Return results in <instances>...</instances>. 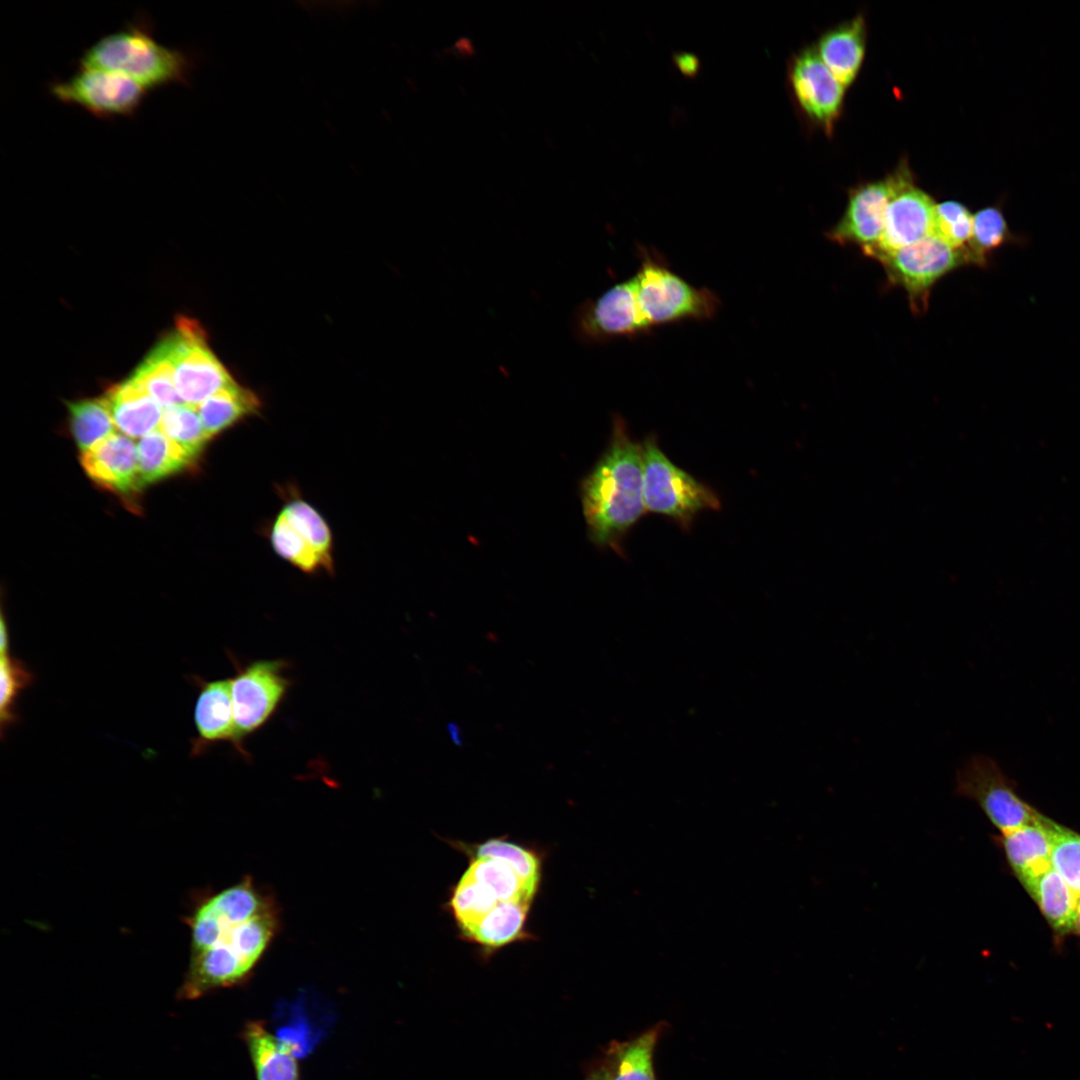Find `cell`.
Wrapping results in <instances>:
<instances>
[{"label":"cell","mask_w":1080,"mask_h":1080,"mask_svg":"<svg viewBox=\"0 0 1080 1080\" xmlns=\"http://www.w3.org/2000/svg\"><path fill=\"white\" fill-rule=\"evenodd\" d=\"M188 923L191 955L179 995L197 999L248 979L277 933L279 913L247 876L207 898Z\"/></svg>","instance_id":"obj_1"},{"label":"cell","mask_w":1080,"mask_h":1080,"mask_svg":"<svg viewBox=\"0 0 1080 1080\" xmlns=\"http://www.w3.org/2000/svg\"><path fill=\"white\" fill-rule=\"evenodd\" d=\"M580 499L590 542L622 555L625 536L646 509L641 443L619 415L606 449L581 480Z\"/></svg>","instance_id":"obj_2"},{"label":"cell","mask_w":1080,"mask_h":1080,"mask_svg":"<svg viewBox=\"0 0 1080 1080\" xmlns=\"http://www.w3.org/2000/svg\"><path fill=\"white\" fill-rule=\"evenodd\" d=\"M78 66L125 75L150 92L171 84L188 85L195 61L190 53L158 42L151 19L141 13L94 42Z\"/></svg>","instance_id":"obj_3"},{"label":"cell","mask_w":1080,"mask_h":1080,"mask_svg":"<svg viewBox=\"0 0 1080 1080\" xmlns=\"http://www.w3.org/2000/svg\"><path fill=\"white\" fill-rule=\"evenodd\" d=\"M641 450L646 512L666 516L689 530L699 513L721 509L718 495L676 466L661 450L655 435L644 439Z\"/></svg>","instance_id":"obj_4"},{"label":"cell","mask_w":1080,"mask_h":1080,"mask_svg":"<svg viewBox=\"0 0 1080 1080\" xmlns=\"http://www.w3.org/2000/svg\"><path fill=\"white\" fill-rule=\"evenodd\" d=\"M633 277L637 301L650 328L707 320L718 312L720 301L713 291L691 285L647 249L641 248L640 268Z\"/></svg>","instance_id":"obj_5"},{"label":"cell","mask_w":1080,"mask_h":1080,"mask_svg":"<svg viewBox=\"0 0 1080 1080\" xmlns=\"http://www.w3.org/2000/svg\"><path fill=\"white\" fill-rule=\"evenodd\" d=\"M231 678L238 753L248 759L245 739L263 728L279 709L291 686L286 675L288 662L260 659L244 665L233 661Z\"/></svg>","instance_id":"obj_6"},{"label":"cell","mask_w":1080,"mask_h":1080,"mask_svg":"<svg viewBox=\"0 0 1080 1080\" xmlns=\"http://www.w3.org/2000/svg\"><path fill=\"white\" fill-rule=\"evenodd\" d=\"M162 339L173 364L176 390L183 403L197 407L235 382L210 349L207 334L196 320L185 316L178 318L173 331Z\"/></svg>","instance_id":"obj_7"},{"label":"cell","mask_w":1080,"mask_h":1080,"mask_svg":"<svg viewBox=\"0 0 1080 1080\" xmlns=\"http://www.w3.org/2000/svg\"><path fill=\"white\" fill-rule=\"evenodd\" d=\"M955 795L974 801L1001 834L1038 823L1043 814L1025 802L997 762L972 755L956 772Z\"/></svg>","instance_id":"obj_8"},{"label":"cell","mask_w":1080,"mask_h":1080,"mask_svg":"<svg viewBox=\"0 0 1080 1080\" xmlns=\"http://www.w3.org/2000/svg\"><path fill=\"white\" fill-rule=\"evenodd\" d=\"M877 261L889 282L905 290L914 313L927 310L931 290L941 278L969 263L965 251L951 247L933 233Z\"/></svg>","instance_id":"obj_9"},{"label":"cell","mask_w":1080,"mask_h":1080,"mask_svg":"<svg viewBox=\"0 0 1080 1080\" xmlns=\"http://www.w3.org/2000/svg\"><path fill=\"white\" fill-rule=\"evenodd\" d=\"M49 92L59 102L104 120L133 116L149 93L125 75L82 66L66 79L51 81Z\"/></svg>","instance_id":"obj_10"},{"label":"cell","mask_w":1080,"mask_h":1080,"mask_svg":"<svg viewBox=\"0 0 1080 1080\" xmlns=\"http://www.w3.org/2000/svg\"><path fill=\"white\" fill-rule=\"evenodd\" d=\"M574 329L576 336L587 344L632 337L651 329L637 301L634 277L581 304L575 313Z\"/></svg>","instance_id":"obj_11"},{"label":"cell","mask_w":1080,"mask_h":1080,"mask_svg":"<svg viewBox=\"0 0 1080 1080\" xmlns=\"http://www.w3.org/2000/svg\"><path fill=\"white\" fill-rule=\"evenodd\" d=\"M908 179L902 173L856 189L842 218L829 232V239L841 245H858L863 254L875 247L883 232L888 204Z\"/></svg>","instance_id":"obj_12"},{"label":"cell","mask_w":1080,"mask_h":1080,"mask_svg":"<svg viewBox=\"0 0 1080 1080\" xmlns=\"http://www.w3.org/2000/svg\"><path fill=\"white\" fill-rule=\"evenodd\" d=\"M80 463L90 478L101 487L136 508L143 486L140 481L137 445L115 432L90 449L81 452Z\"/></svg>","instance_id":"obj_13"},{"label":"cell","mask_w":1080,"mask_h":1080,"mask_svg":"<svg viewBox=\"0 0 1080 1080\" xmlns=\"http://www.w3.org/2000/svg\"><path fill=\"white\" fill-rule=\"evenodd\" d=\"M935 206L929 195L905 182L888 204L880 240L864 255L878 260L931 235Z\"/></svg>","instance_id":"obj_14"},{"label":"cell","mask_w":1080,"mask_h":1080,"mask_svg":"<svg viewBox=\"0 0 1080 1080\" xmlns=\"http://www.w3.org/2000/svg\"><path fill=\"white\" fill-rule=\"evenodd\" d=\"M198 688L194 709L197 735L191 739L192 756H200L219 742H229L238 752L231 678L206 681L192 676Z\"/></svg>","instance_id":"obj_15"},{"label":"cell","mask_w":1080,"mask_h":1080,"mask_svg":"<svg viewBox=\"0 0 1080 1080\" xmlns=\"http://www.w3.org/2000/svg\"><path fill=\"white\" fill-rule=\"evenodd\" d=\"M792 83L803 109L816 120L830 125L839 112L845 87L817 52L808 49L795 59Z\"/></svg>","instance_id":"obj_16"},{"label":"cell","mask_w":1080,"mask_h":1080,"mask_svg":"<svg viewBox=\"0 0 1080 1080\" xmlns=\"http://www.w3.org/2000/svg\"><path fill=\"white\" fill-rule=\"evenodd\" d=\"M104 397L119 433L140 439L159 428L164 410L130 377L111 386Z\"/></svg>","instance_id":"obj_17"},{"label":"cell","mask_w":1080,"mask_h":1080,"mask_svg":"<svg viewBox=\"0 0 1080 1080\" xmlns=\"http://www.w3.org/2000/svg\"><path fill=\"white\" fill-rule=\"evenodd\" d=\"M246 1043L257 1080H298L299 1067L294 1051L258 1020L245 1024Z\"/></svg>","instance_id":"obj_18"},{"label":"cell","mask_w":1080,"mask_h":1080,"mask_svg":"<svg viewBox=\"0 0 1080 1080\" xmlns=\"http://www.w3.org/2000/svg\"><path fill=\"white\" fill-rule=\"evenodd\" d=\"M1044 817L1038 823L1001 834L999 838L1007 862L1023 887L1050 868L1051 846L1043 826Z\"/></svg>","instance_id":"obj_19"},{"label":"cell","mask_w":1080,"mask_h":1080,"mask_svg":"<svg viewBox=\"0 0 1080 1080\" xmlns=\"http://www.w3.org/2000/svg\"><path fill=\"white\" fill-rule=\"evenodd\" d=\"M530 903L528 901L500 902L480 920L461 929V935L481 946L487 954L512 942L528 938L526 921Z\"/></svg>","instance_id":"obj_20"},{"label":"cell","mask_w":1080,"mask_h":1080,"mask_svg":"<svg viewBox=\"0 0 1080 1080\" xmlns=\"http://www.w3.org/2000/svg\"><path fill=\"white\" fill-rule=\"evenodd\" d=\"M865 27L862 17L838 26L820 39L818 55L845 87L855 78L864 55Z\"/></svg>","instance_id":"obj_21"},{"label":"cell","mask_w":1080,"mask_h":1080,"mask_svg":"<svg viewBox=\"0 0 1080 1080\" xmlns=\"http://www.w3.org/2000/svg\"><path fill=\"white\" fill-rule=\"evenodd\" d=\"M1058 939L1073 933L1078 897L1051 867L1025 887Z\"/></svg>","instance_id":"obj_22"},{"label":"cell","mask_w":1080,"mask_h":1080,"mask_svg":"<svg viewBox=\"0 0 1080 1080\" xmlns=\"http://www.w3.org/2000/svg\"><path fill=\"white\" fill-rule=\"evenodd\" d=\"M261 407L257 394L235 381L200 403L197 410L212 440L242 420L257 415Z\"/></svg>","instance_id":"obj_23"},{"label":"cell","mask_w":1080,"mask_h":1080,"mask_svg":"<svg viewBox=\"0 0 1080 1080\" xmlns=\"http://www.w3.org/2000/svg\"><path fill=\"white\" fill-rule=\"evenodd\" d=\"M137 458L143 488L184 472L197 463L159 428L139 439Z\"/></svg>","instance_id":"obj_24"},{"label":"cell","mask_w":1080,"mask_h":1080,"mask_svg":"<svg viewBox=\"0 0 1080 1080\" xmlns=\"http://www.w3.org/2000/svg\"><path fill=\"white\" fill-rule=\"evenodd\" d=\"M289 496L280 512L319 554L325 564L326 572L332 573L334 570L333 535L327 521L312 504L300 495H296L294 489Z\"/></svg>","instance_id":"obj_25"},{"label":"cell","mask_w":1080,"mask_h":1080,"mask_svg":"<svg viewBox=\"0 0 1080 1080\" xmlns=\"http://www.w3.org/2000/svg\"><path fill=\"white\" fill-rule=\"evenodd\" d=\"M67 408L70 431L80 452L117 432L104 396L68 402Z\"/></svg>","instance_id":"obj_26"},{"label":"cell","mask_w":1080,"mask_h":1080,"mask_svg":"<svg viewBox=\"0 0 1080 1080\" xmlns=\"http://www.w3.org/2000/svg\"><path fill=\"white\" fill-rule=\"evenodd\" d=\"M163 410L183 403L177 393L174 368L163 339L130 376Z\"/></svg>","instance_id":"obj_27"},{"label":"cell","mask_w":1080,"mask_h":1080,"mask_svg":"<svg viewBox=\"0 0 1080 1080\" xmlns=\"http://www.w3.org/2000/svg\"><path fill=\"white\" fill-rule=\"evenodd\" d=\"M462 846L471 858L488 857L506 862L521 878L527 890L535 896L540 881L541 862L533 850L500 838L489 839L470 847L464 844Z\"/></svg>","instance_id":"obj_28"},{"label":"cell","mask_w":1080,"mask_h":1080,"mask_svg":"<svg viewBox=\"0 0 1080 1080\" xmlns=\"http://www.w3.org/2000/svg\"><path fill=\"white\" fill-rule=\"evenodd\" d=\"M659 1033V1028L654 1027L631 1041L617 1044L608 1080H656L653 1053Z\"/></svg>","instance_id":"obj_29"},{"label":"cell","mask_w":1080,"mask_h":1080,"mask_svg":"<svg viewBox=\"0 0 1080 1080\" xmlns=\"http://www.w3.org/2000/svg\"><path fill=\"white\" fill-rule=\"evenodd\" d=\"M464 873L490 888L500 902H531L534 898L512 867L500 859L472 857Z\"/></svg>","instance_id":"obj_30"},{"label":"cell","mask_w":1080,"mask_h":1080,"mask_svg":"<svg viewBox=\"0 0 1080 1080\" xmlns=\"http://www.w3.org/2000/svg\"><path fill=\"white\" fill-rule=\"evenodd\" d=\"M159 429L196 462L210 441L197 407L185 403L165 409Z\"/></svg>","instance_id":"obj_31"},{"label":"cell","mask_w":1080,"mask_h":1080,"mask_svg":"<svg viewBox=\"0 0 1080 1080\" xmlns=\"http://www.w3.org/2000/svg\"><path fill=\"white\" fill-rule=\"evenodd\" d=\"M269 539L274 552L306 574L323 569L325 564L306 539L279 512L271 524Z\"/></svg>","instance_id":"obj_32"},{"label":"cell","mask_w":1080,"mask_h":1080,"mask_svg":"<svg viewBox=\"0 0 1080 1080\" xmlns=\"http://www.w3.org/2000/svg\"><path fill=\"white\" fill-rule=\"evenodd\" d=\"M1043 826L1050 840V867L1062 877L1079 899L1080 834L1046 816Z\"/></svg>","instance_id":"obj_33"},{"label":"cell","mask_w":1080,"mask_h":1080,"mask_svg":"<svg viewBox=\"0 0 1080 1080\" xmlns=\"http://www.w3.org/2000/svg\"><path fill=\"white\" fill-rule=\"evenodd\" d=\"M498 903L490 888L463 873L452 890L449 909L461 930L480 920Z\"/></svg>","instance_id":"obj_34"},{"label":"cell","mask_w":1080,"mask_h":1080,"mask_svg":"<svg viewBox=\"0 0 1080 1080\" xmlns=\"http://www.w3.org/2000/svg\"><path fill=\"white\" fill-rule=\"evenodd\" d=\"M1009 236V228L998 206L980 209L973 216L972 236L966 249L969 263L984 264L987 255Z\"/></svg>","instance_id":"obj_35"},{"label":"cell","mask_w":1080,"mask_h":1080,"mask_svg":"<svg viewBox=\"0 0 1080 1080\" xmlns=\"http://www.w3.org/2000/svg\"><path fill=\"white\" fill-rule=\"evenodd\" d=\"M0 723L1 735L4 730L17 720L16 700L22 690L33 682V673L19 659L12 657L10 650L1 651L0 660Z\"/></svg>","instance_id":"obj_36"},{"label":"cell","mask_w":1080,"mask_h":1080,"mask_svg":"<svg viewBox=\"0 0 1080 1080\" xmlns=\"http://www.w3.org/2000/svg\"><path fill=\"white\" fill-rule=\"evenodd\" d=\"M972 226L973 216L963 204L945 201L935 206L933 234L951 247L966 252Z\"/></svg>","instance_id":"obj_37"},{"label":"cell","mask_w":1080,"mask_h":1080,"mask_svg":"<svg viewBox=\"0 0 1080 1080\" xmlns=\"http://www.w3.org/2000/svg\"><path fill=\"white\" fill-rule=\"evenodd\" d=\"M0 631H1L0 632V651L10 650L9 649L10 648L9 647V644H10L9 630H8V625H7V622H6V619H5L3 613L1 614Z\"/></svg>","instance_id":"obj_38"},{"label":"cell","mask_w":1080,"mask_h":1080,"mask_svg":"<svg viewBox=\"0 0 1080 1080\" xmlns=\"http://www.w3.org/2000/svg\"><path fill=\"white\" fill-rule=\"evenodd\" d=\"M447 731L449 733V736H450L452 742L455 745H457V746H462L463 745L461 729H460V727L458 726L457 723L449 722L448 725H447Z\"/></svg>","instance_id":"obj_39"},{"label":"cell","mask_w":1080,"mask_h":1080,"mask_svg":"<svg viewBox=\"0 0 1080 1080\" xmlns=\"http://www.w3.org/2000/svg\"><path fill=\"white\" fill-rule=\"evenodd\" d=\"M1073 933L1076 934L1078 937H1080V898L1078 899V902H1077L1075 919H1074V926H1073Z\"/></svg>","instance_id":"obj_40"},{"label":"cell","mask_w":1080,"mask_h":1080,"mask_svg":"<svg viewBox=\"0 0 1080 1080\" xmlns=\"http://www.w3.org/2000/svg\"><path fill=\"white\" fill-rule=\"evenodd\" d=\"M589 1080H606V1078L600 1075V1076H595V1077H593V1078H591Z\"/></svg>","instance_id":"obj_41"}]
</instances>
